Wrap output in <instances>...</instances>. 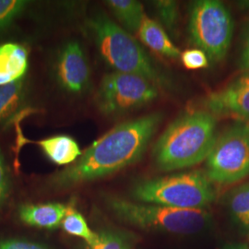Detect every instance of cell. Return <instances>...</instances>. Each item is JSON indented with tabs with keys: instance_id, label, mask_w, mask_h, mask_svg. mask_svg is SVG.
<instances>
[{
	"instance_id": "obj_24",
	"label": "cell",
	"mask_w": 249,
	"mask_h": 249,
	"mask_svg": "<svg viewBox=\"0 0 249 249\" xmlns=\"http://www.w3.org/2000/svg\"><path fill=\"white\" fill-rule=\"evenodd\" d=\"M0 249H49L45 246L36 242L19 239V238H5L0 239Z\"/></svg>"
},
{
	"instance_id": "obj_5",
	"label": "cell",
	"mask_w": 249,
	"mask_h": 249,
	"mask_svg": "<svg viewBox=\"0 0 249 249\" xmlns=\"http://www.w3.org/2000/svg\"><path fill=\"white\" fill-rule=\"evenodd\" d=\"M107 204L120 220L146 230L194 234L205 230L212 221L211 215L205 210L135 203L116 196H109Z\"/></svg>"
},
{
	"instance_id": "obj_1",
	"label": "cell",
	"mask_w": 249,
	"mask_h": 249,
	"mask_svg": "<svg viewBox=\"0 0 249 249\" xmlns=\"http://www.w3.org/2000/svg\"><path fill=\"white\" fill-rule=\"evenodd\" d=\"M162 120L152 113L118 124L82 152L80 158L49 179L53 189H68L110 176L142 157Z\"/></svg>"
},
{
	"instance_id": "obj_12",
	"label": "cell",
	"mask_w": 249,
	"mask_h": 249,
	"mask_svg": "<svg viewBox=\"0 0 249 249\" xmlns=\"http://www.w3.org/2000/svg\"><path fill=\"white\" fill-rule=\"evenodd\" d=\"M29 55L26 48L18 44L0 45V87L24 78Z\"/></svg>"
},
{
	"instance_id": "obj_14",
	"label": "cell",
	"mask_w": 249,
	"mask_h": 249,
	"mask_svg": "<svg viewBox=\"0 0 249 249\" xmlns=\"http://www.w3.org/2000/svg\"><path fill=\"white\" fill-rule=\"evenodd\" d=\"M49 160L58 165L72 164L80 157L79 144L70 136L58 135L37 143Z\"/></svg>"
},
{
	"instance_id": "obj_3",
	"label": "cell",
	"mask_w": 249,
	"mask_h": 249,
	"mask_svg": "<svg viewBox=\"0 0 249 249\" xmlns=\"http://www.w3.org/2000/svg\"><path fill=\"white\" fill-rule=\"evenodd\" d=\"M87 27L101 56L114 71L142 76L158 88L169 86L166 76L155 66L140 43L106 14L100 13L89 18Z\"/></svg>"
},
{
	"instance_id": "obj_10",
	"label": "cell",
	"mask_w": 249,
	"mask_h": 249,
	"mask_svg": "<svg viewBox=\"0 0 249 249\" xmlns=\"http://www.w3.org/2000/svg\"><path fill=\"white\" fill-rule=\"evenodd\" d=\"M205 111L249 122V73L204 100Z\"/></svg>"
},
{
	"instance_id": "obj_13",
	"label": "cell",
	"mask_w": 249,
	"mask_h": 249,
	"mask_svg": "<svg viewBox=\"0 0 249 249\" xmlns=\"http://www.w3.org/2000/svg\"><path fill=\"white\" fill-rule=\"evenodd\" d=\"M138 35L143 44L155 53L173 59L180 57L179 49L157 21L146 16L138 31Z\"/></svg>"
},
{
	"instance_id": "obj_17",
	"label": "cell",
	"mask_w": 249,
	"mask_h": 249,
	"mask_svg": "<svg viewBox=\"0 0 249 249\" xmlns=\"http://www.w3.org/2000/svg\"><path fill=\"white\" fill-rule=\"evenodd\" d=\"M25 92L24 78L0 87V122L18 109L24 100Z\"/></svg>"
},
{
	"instance_id": "obj_7",
	"label": "cell",
	"mask_w": 249,
	"mask_h": 249,
	"mask_svg": "<svg viewBox=\"0 0 249 249\" xmlns=\"http://www.w3.org/2000/svg\"><path fill=\"white\" fill-rule=\"evenodd\" d=\"M206 176L230 185L249 176V122L233 124L217 137L206 159Z\"/></svg>"
},
{
	"instance_id": "obj_8",
	"label": "cell",
	"mask_w": 249,
	"mask_h": 249,
	"mask_svg": "<svg viewBox=\"0 0 249 249\" xmlns=\"http://www.w3.org/2000/svg\"><path fill=\"white\" fill-rule=\"evenodd\" d=\"M158 97V87L135 74L113 71L100 83L95 104L105 116H120L144 107Z\"/></svg>"
},
{
	"instance_id": "obj_11",
	"label": "cell",
	"mask_w": 249,
	"mask_h": 249,
	"mask_svg": "<svg viewBox=\"0 0 249 249\" xmlns=\"http://www.w3.org/2000/svg\"><path fill=\"white\" fill-rule=\"evenodd\" d=\"M67 206L61 203L24 204L18 208V217L27 225L53 230L62 224Z\"/></svg>"
},
{
	"instance_id": "obj_20",
	"label": "cell",
	"mask_w": 249,
	"mask_h": 249,
	"mask_svg": "<svg viewBox=\"0 0 249 249\" xmlns=\"http://www.w3.org/2000/svg\"><path fill=\"white\" fill-rule=\"evenodd\" d=\"M28 7L24 0H0V33L6 31Z\"/></svg>"
},
{
	"instance_id": "obj_25",
	"label": "cell",
	"mask_w": 249,
	"mask_h": 249,
	"mask_svg": "<svg viewBox=\"0 0 249 249\" xmlns=\"http://www.w3.org/2000/svg\"><path fill=\"white\" fill-rule=\"evenodd\" d=\"M239 66L243 71H249V23L244 32Z\"/></svg>"
},
{
	"instance_id": "obj_15",
	"label": "cell",
	"mask_w": 249,
	"mask_h": 249,
	"mask_svg": "<svg viewBox=\"0 0 249 249\" xmlns=\"http://www.w3.org/2000/svg\"><path fill=\"white\" fill-rule=\"evenodd\" d=\"M106 3L124 29L138 33L146 17L141 2L136 0H108Z\"/></svg>"
},
{
	"instance_id": "obj_16",
	"label": "cell",
	"mask_w": 249,
	"mask_h": 249,
	"mask_svg": "<svg viewBox=\"0 0 249 249\" xmlns=\"http://www.w3.org/2000/svg\"><path fill=\"white\" fill-rule=\"evenodd\" d=\"M227 205L233 221L244 231H249V182L231 191Z\"/></svg>"
},
{
	"instance_id": "obj_22",
	"label": "cell",
	"mask_w": 249,
	"mask_h": 249,
	"mask_svg": "<svg viewBox=\"0 0 249 249\" xmlns=\"http://www.w3.org/2000/svg\"><path fill=\"white\" fill-rule=\"evenodd\" d=\"M184 67L190 71L202 70L209 67L210 59L205 52L197 48L188 49L180 55Z\"/></svg>"
},
{
	"instance_id": "obj_21",
	"label": "cell",
	"mask_w": 249,
	"mask_h": 249,
	"mask_svg": "<svg viewBox=\"0 0 249 249\" xmlns=\"http://www.w3.org/2000/svg\"><path fill=\"white\" fill-rule=\"evenodd\" d=\"M153 6L161 23L169 32H174L178 25L179 9L178 2L171 0L154 1Z\"/></svg>"
},
{
	"instance_id": "obj_9",
	"label": "cell",
	"mask_w": 249,
	"mask_h": 249,
	"mask_svg": "<svg viewBox=\"0 0 249 249\" xmlns=\"http://www.w3.org/2000/svg\"><path fill=\"white\" fill-rule=\"evenodd\" d=\"M54 72L59 85L66 91L80 94L88 89L90 69L79 42H68L60 48L54 64Z\"/></svg>"
},
{
	"instance_id": "obj_19",
	"label": "cell",
	"mask_w": 249,
	"mask_h": 249,
	"mask_svg": "<svg viewBox=\"0 0 249 249\" xmlns=\"http://www.w3.org/2000/svg\"><path fill=\"white\" fill-rule=\"evenodd\" d=\"M97 234L96 241L87 249H132L130 241L122 232L104 230Z\"/></svg>"
},
{
	"instance_id": "obj_2",
	"label": "cell",
	"mask_w": 249,
	"mask_h": 249,
	"mask_svg": "<svg viewBox=\"0 0 249 249\" xmlns=\"http://www.w3.org/2000/svg\"><path fill=\"white\" fill-rule=\"evenodd\" d=\"M213 115L197 110L178 117L155 143L152 155L157 167L169 172L187 168L207 159L217 139Z\"/></svg>"
},
{
	"instance_id": "obj_18",
	"label": "cell",
	"mask_w": 249,
	"mask_h": 249,
	"mask_svg": "<svg viewBox=\"0 0 249 249\" xmlns=\"http://www.w3.org/2000/svg\"><path fill=\"white\" fill-rule=\"evenodd\" d=\"M63 230L74 236L86 241L87 245H92L97 239V232L91 231L84 217L72 206H67L66 215L63 219Z\"/></svg>"
},
{
	"instance_id": "obj_26",
	"label": "cell",
	"mask_w": 249,
	"mask_h": 249,
	"mask_svg": "<svg viewBox=\"0 0 249 249\" xmlns=\"http://www.w3.org/2000/svg\"><path fill=\"white\" fill-rule=\"evenodd\" d=\"M223 249H249L248 244H232L225 247Z\"/></svg>"
},
{
	"instance_id": "obj_6",
	"label": "cell",
	"mask_w": 249,
	"mask_h": 249,
	"mask_svg": "<svg viewBox=\"0 0 249 249\" xmlns=\"http://www.w3.org/2000/svg\"><path fill=\"white\" fill-rule=\"evenodd\" d=\"M189 35L194 45L218 62L223 59L231 45L233 19L222 2L198 0L192 4L189 16Z\"/></svg>"
},
{
	"instance_id": "obj_23",
	"label": "cell",
	"mask_w": 249,
	"mask_h": 249,
	"mask_svg": "<svg viewBox=\"0 0 249 249\" xmlns=\"http://www.w3.org/2000/svg\"><path fill=\"white\" fill-rule=\"evenodd\" d=\"M10 174L5 156L0 150V210L6 204L10 194Z\"/></svg>"
},
{
	"instance_id": "obj_4",
	"label": "cell",
	"mask_w": 249,
	"mask_h": 249,
	"mask_svg": "<svg viewBox=\"0 0 249 249\" xmlns=\"http://www.w3.org/2000/svg\"><path fill=\"white\" fill-rule=\"evenodd\" d=\"M135 199L183 210H204L215 198L213 182L201 171L142 181L132 189Z\"/></svg>"
}]
</instances>
